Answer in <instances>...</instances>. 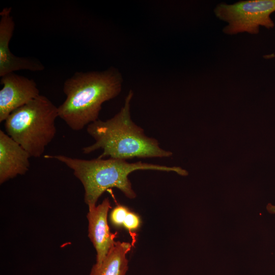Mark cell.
I'll return each mask as SVG.
<instances>
[{"label":"cell","mask_w":275,"mask_h":275,"mask_svg":"<svg viewBox=\"0 0 275 275\" xmlns=\"http://www.w3.org/2000/svg\"><path fill=\"white\" fill-rule=\"evenodd\" d=\"M133 96L130 90L123 106L113 118L105 121L97 120L87 126V131L95 143L83 148L84 154L101 149L103 152L98 158L108 156L124 160L172 155V152L161 148L157 140L146 135L144 129L132 121L130 102Z\"/></svg>","instance_id":"1"},{"label":"cell","mask_w":275,"mask_h":275,"mask_svg":"<svg viewBox=\"0 0 275 275\" xmlns=\"http://www.w3.org/2000/svg\"><path fill=\"white\" fill-rule=\"evenodd\" d=\"M122 84L121 74L114 67L75 72L64 83L66 99L58 107L59 117L71 129L81 130L98 120L102 104L120 94Z\"/></svg>","instance_id":"2"},{"label":"cell","mask_w":275,"mask_h":275,"mask_svg":"<svg viewBox=\"0 0 275 275\" xmlns=\"http://www.w3.org/2000/svg\"><path fill=\"white\" fill-rule=\"evenodd\" d=\"M46 159H53L64 163L73 172L85 190L84 200L88 209L96 206L99 197L106 190L115 187L127 198L132 199L136 195L132 188L128 175L137 170H155L175 172L186 175V172L179 167H168L138 161L130 163L126 160L97 158L86 160L63 155H46Z\"/></svg>","instance_id":"3"},{"label":"cell","mask_w":275,"mask_h":275,"mask_svg":"<svg viewBox=\"0 0 275 275\" xmlns=\"http://www.w3.org/2000/svg\"><path fill=\"white\" fill-rule=\"evenodd\" d=\"M57 117L58 107L40 95L10 114L5 121V130L31 157L39 158L56 135Z\"/></svg>","instance_id":"4"},{"label":"cell","mask_w":275,"mask_h":275,"mask_svg":"<svg viewBox=\"0 0 275 275\" xmlns=\"http://www.w3.org/2000/svg\"><path fill=\"white\" fill-rule=\"evenodd\" d=\"M275 12V0L240 1L229 5L218 4L214 8L215 15L228 24L223 32L229 35L246 32L257 35L259 27L273 28L270 15Z\"/></svg>","instance_id":"5"},{"label":"cell","mask_w":275,"mask_h":275,"mask_svg":"<svg viewBox=\"0 0 275 275\" xmlns=\"http://www.w3.org/2000/svg\"><path fill=\"white\" fill-rule=\"evenodd\" d=\"M0 122L6 120L15 109L40 95L36 82L33 79L11 73L1 78Z\"/></svg>","instance_id":"6"},{"label":"cell","mask_w":275,"mask_h":275,"mask_svg":"<svg viewBox=\"0 0 275 275\" xmlns=\"http://www.w3.org/2000/svg\"><path fill=\"white\" fill-rule=\"evenodd\" d=\"M11 8L5 7L0 13V76L20 70L41 71L44 69L38 60L30 57H19L10 51L9 44L13 35L15 22Z\"/></svg>","instance_id":"7"},{"label":"cell","mask_w":275,"mask_h":275,"mask_svg":"<svg viewBox=\"0 0 275 275\" xmlns=\"http://www.w3.org/2000/svg\"><path fill=\"white\" fill-rule=\"evenodd\" d=\"M111 208L109 200L106 198L101 204L88 209V237L96 251V265L101 263L116 243L117 233H112L107 224V214Z\"/></svg>","instance_id":"8"},{"label":"cell","mask_w":275,"mask_h":275,"mask_svg":"<svg viewBox=\"0 0 275 275\" xmlns=\"http://www.w3.org/2000/svg\"><path fill=\"white\" fill-rule=\"evenodd\" d=\"M29 153L18 143L0 130V183L17 175L25 174L29 170Z\"/></svg>","instance_id":"9"},{"label":"cell","mask_w":275,"mask_h":275,"mask_svg":"<svg viewBox=\"0 0 275 275\" xmlns=\"http://www.w3.org/2000/svg\"><path fill=\"white\" fill-rule=\"evenodd\" d=\"M131 249L129 242L116 241L101 263L92 266L89 275H125L128 268L126 255Z\"/></svg>","instance_id":"10"},{"label":"cell","mask_w":275,"mask_h":275,"mask_svg":"<svg viewBox=\"0 0 275 275\" xmlns=\"http://www.w3.org/2000/svg\"><path fill=\"white\" fill-rule=\"evenodd\" d=\"M130 211L129 208L123 205H117L110 213L109 219L111 223L116 227L123 226L124 221Z\"/></svg>","instance_id":"11"},{"label":"cell","mask_w":275,"mask_h":275,"mask_svg":"<svg viewBox=\"0 0 275 275\" xmlns=\"http://www.w3.org/2000/svg\"><path fill=\"white\" fill-rule=\"evenodd\" d=\"M141 219L136 213L129 211L123 224V226L130 233L136 231L140 227Z\"/></svg>","instance_id":"12"},{"label":"cell","mask_w":275,"mask_h":275,"mask_svg":"<svg viewBox=\"0 0 275 275\" xmlns=\"http://www.w3.org/2000/svg\"><path fill=\"white\" fill-rule=\"evenodd\" d=\"M267 210L269 213L275 214V206L270 203L267 206Z\"/></svg>","instance_id":"13"}]
</instances>
